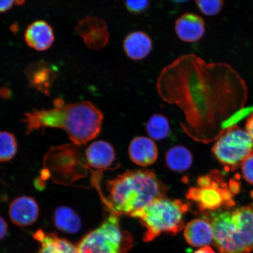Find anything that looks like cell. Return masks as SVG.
<instances>
[{
  "label": "cell",
  "mask_w": 253,
  "mask_h": 253,
  "mask_svg": "<svg viewBox=\"0 0 253 253\" xmlns=\"http://www.w3.org/2000/svg\"><path fill=\"white\" fill-rule=\"evenodd\" d=\"M33 237L40 244L37 253H79L77 246L55 233L39 229L33 234Z\"/></svg>",
  "instance_id": "e0dca14e"
},
{
  "label": "cell",
  "mask_w": 253,
  "mask_h": 253,
  "mask_svg": "<svg viewBox=\"0 0 253 253\" xmlns=\"http://www.w3.org/2000/svg\"><path fill=\"white\" fill-rule=\"evenodd\" d=\"M175 30L177 36L183 42H197L205 34V22L200 16L188 12L177 19Z\"/></svg>",
  "instance_id": "4fadbf2b"
},
{
  "label": "cell",
  "mask_w": 253,
  "mask_h": 253,
  "mask_svg": "<svg viewBox=\"0 0 253 253\" xmlns=\"http://www.w3.org/2000/svg\"><path fill=\"white\" fill-rule=\"evenodd\" d=\"M39 206L37 201L28 196L16 198L9 205V218L17 226L32 225L39 219Z\"/></svg>",
  "instance_id": "8fae6325"
},
{
  "label": "cell",
  "mask_w": 253,
  "mask_h": 253,
  "mask_svg": "<svg viewBox=\"0 0 253 253\" xmlns=\"http://www.w3.org/2000/svg\"><path fill=\"white\" fill-rule=\"evenodd\" d=\"M25 0H0V13H4L14 7V5H22Z\"/></svg>",
  "instance_id": "484cf974"
},
{
  "label": "cell",
  "mask_w": 253,
  "mask_h": 253,
  "mask_svg": "<svg viewBox=\"0 0 253 253\" xmlns=\"http://www.w3.org/2000/svg\"><path fill=\"white\" fill-rule=\"evenodd\" d=\"M117 215L111 214L99 227L84 235L77 246L79 253H127L134 245L130 233L120 226Z\"/></svg>",
  "instance_id": "52a82bcc"
},
{
  "label": "cell",
  "mask_w": 253,
  "mask_h": 253,
  "mask_svg": "<svg viewBox=\"0 0 253 253\" xmlns=\"http://www.w3.org/2000/svg\"><path fill=\"white\" fill-rule=\"evenodd\" d=\"M150 0H125L126 10L134 15H141L150 7Z\"/></svg>",
  "instance_id": "cb8c5ba5"
},
{
  "label": "cell",
  "mask_w": 253,
  "mask_h": 253,
  "mask_svg": "<svg viewBox=\"0 0 253 253\" xmlns=\"http://www.w3.org/2000/svg\"><path fill=\"white\" fill-rule=\"evenodd\" d=\"M166 163L168 168L173 172H185L192 165V154L186 147L176 145L167 151Z\"/></svg>",
  "instance_id": "ffe728a7"
},
{
  "label": "cell",
  "mask_w": 253,
  "mask_h": 253,
  "mask_svg": "<svg viewBox=\"0 0 253 253\" xmlns=\"http://www.w3.org/2000/svg\"><path fill=\"white\" fill-rule=\"evenodd\" d=\"M8 226L7 221L1 216H0V241L7 236Z\"/></svg>",
  "instance_id": "4316f807"
},
{
  "label": "cell",
  "mask_w": 253,
  "mask_h": 253,
  "mask_svg": "<svg viewBox=\"0 0 253 253\" xmlns=\"http://www.w3.org/2000/svg\"><path fill=\"white\" fill-rule=\"evenodd\" d=\"M188 203L167 197L158 198L131 215L140 220L145 229V242H150L163 233L175 235L184 227Z\"/></svg>",
  "instance_id": "5b68a950"
},
{
  "label": "cell",
  "mask_w": 253,
  "mask_h": 253,
  "mask_svg": "<svg viewBox=\"0 0 253 253\" xmlns=\"http://www.w3.org/2000/svg\"><path fill=\"white\" fill-rule=\"evenodd\" d=\"M194 253H217L210 246H206L202 247L200 249L196 251Z\"/></svg>",
  "instance_id": "f1b7e54d"
},
{
  "label": "cell",
  "mask_w": 253,
  "mask_h": 253,
  "mask_svg": "<svg viewBox=\"0 0 253 253\" xmlns=\"http://www.w3.org/2000/svg\"><path fill=\"white\" fill-rule=\"evenodd\" d=\"M115 149L109 142L105 141L93 142L86 151L87 164L91 169L104 171L109 169L115 161Z\"/></svg>",
  "instance_id": "9a60e30c"
},
{
  "label": "cell",
  "mask_w": 253,
  "mask_h": 253,
  "mask_svg": "<svg viewBox=\"0 0 253 253\" xmlns=\"http://www.w3.org/2000/svg\"><path fill=\"white\" fill-rule=\"evenodd\" d=\"M213 231V242L220 253L253 251V204L233 211H217L205 214Z\"/></svg>",
  "instance_id": "277c9868"
},
{
  "label": "cell",
  "mask_w": 253,
  "mask_h": 253,
  "mask_svg": "<svg viewBox=\"0 0 253 253\" xmlns=\"http://www.w3.org/2000/svg\"><path fill=\"white\" fill-rule=\"evenodd\" d=\"M245 128L246 131L248 132L253 141V113L251 116H249V118L247 120Z\"/></svg>",
  "instance_id": "83f0119b"
},
{
  "label": "cell",
  "mask_w": 253,
  "mask_h": 253,
  "mask_svg": "<svg viewBox=\"0 0 253 253\" xmlns=\"http://www.w3.org/2000/svg\"><path fill=\"white\" fill-rule=\"evenodd\" d=\"M195 2L199 11L207 16L219 14L223 6V0H195Z\"/></svg>",
  "instance_id": "603a6c76"
},
{
  "label": "cell",
  "mask_w": 253,
  "mask_h": 253,
  "mask_svg": "<svg viewBox=\"0 0 253 253\" xmlns=\"http://www.w3.org/2000/svg\"><path fill=\"white\" fill-rule=\"evenodd\" d=\"M239 189L236 182L228 185L222 174L214 170L199 177L197 184L189 188L186 197L197 204L199 211L206 214L223 207H234L233 195Z\"/></svg>",
  "instance_id": "8992f818"
},
{
  "label": "cell",
  "mask_w": 253,
  "mask_h": 253,
  "mask_svg": "<svg viewBox=\"0 0 253 253\" xmlns=\"http://www.w3.org/2000/svg\"><path fill=\"white\" fill-rule=\"evenodd\" d=\"M158 94L182 111V128L193 140H217L230 113L241 109L247 98L245 82L224 63H207L195 54L177 58L161 71Z\"/></svg>",
  "instance_id": "6da1fadb"
},
{
  "label": "cell",
  "mask_w": 253,
  "mask_h": 253,
  "mask_svg": "<svg viewBox=\"0 0 253 253\" xmlns=\"http://www.w3.org/2000/svg\"><path fill=\"white\" fill-rule=\"evenodd\" d=\"M128 152L132 162L144 167L156 162L158 155L156 143L151 139L145 137L134 138L129 144Z\"/></svg>",
  "instance_id": "2e32d148"
},
{
  "label": "cell",
  "mask_w": 253,
  "mask_h": 253,
  "mask_svg": "<svg viewBox=\"0 0 253 253\" xmlns=\"http://www.w3.org/2000/svg\"><path fill=\"white\" fill-rule=\"evenodd\" d=\"M109 195L104 200L111 214L131 215L158 198L166 197L167 188L153 171H126L107 181Z\"/></svg>",
  "instance_id": "3957f363"
},
{
  "label": "cell",
  "mask_w": 253,
  "mask_h": 253,
  "mask_svg": "<svg viewBox=\"0 0 253 253\" xmlns=\"http://www.w3.org/2000/svg\"><path fill=\"white\" fill-rule=\"evenodd\" d=\"M18 144L15 135L7 131H0V161L7 162L17 153Z\"/></svg>",
  "instance_id": "7402d4cb"
},
{
  "label": "cell",
  "mask_w": 253,
  "mask_h": 253,
  "mask_svg": "<svg viewBox=\"0 0 253 253\" xmlns=\"http://www.w3.org/2000/svg\"><path fill=\"white\" fill-rule=\"evenodd\" d=\"M240 167L243 179L253 185V153L243 161Z\"/></svg>",
  "instance_id": "d4e9b609"
},
{
  "label": "cell",
  "mask_w": 253,
  "mask_h": 253,
  "mask_svg": "<svg viewBox=\"0 0 253 253\" xmlns=\"http://www.w3.org/2000/svg\"><path fill=\"white\" fill-rule=\"evenodd\" d=\"M53 221L57 229L69 235L78 233L82 226L79 215L73 209L66 206H60L56 209Z\"/></svg>",
  "instance_id": "d6986e66"
},
{
  "label": "cell",
  "mask_w": 253,
  "mask_h": 253,
  "mask_svg": "<svg viewBox=\"0 0 253 253\" xmlns=\"http://www.w3.org/2000/svg\"><path fill=\"white\" fill-rule=\"evenodd\" d=\"M171 1L176 3H183L189 1V0H171Z\"/></svg>",
  "instance_id": "f546056e"
},
{
  "label": "cell",
  "mask_w": 253,
  "mask_h": 253,
  "mask_svg": "<svg viewBox=\"0 0 253 253\" xmlns=\"http://www.w3.org/2000/svg\"><path fill=\"white\" fill-rule=\"evenodd\" d=\"M146 131L148 135L153 140H164L170 132L169 120L162 114H155L147 123Z\"/></svg>",
  "instance_id": "44dd1931"
},
{
  "label": "cell",
  "mask_w": 253,
  "mask_h": 253,
  "mask_svg": "<svg viewBox=\"0 0 253 253\" xmlns=\"http://www.w3.org/2000/svg\"><path fill=\"white\" fill-rule=\"evenodd\" d=\"M24 72L31 87L49 96L58 76L51 65L44 61L34 62L28 65Z\"/></svg>",
  "instance_id": "30bf717a"
},
{
  "label": "cell",
  "mask_w": 253,
  "mask_h": 253,
  "mask_svg": "<svg viewBox=\"0 0 253 253\" xmlns=\"http://www.w3.org/2000/svg\"><path fill=\"white\" fill-rule=\"evenodd\" d=\"M27 45L37 51H45L52 47L55 41L53 28L45 21L34 22L25 33Z\"/></svg>",
  "instance_id": "7c38bea8"
},
{
  "label": "cell",
  "mask_w": 253,
  "mask_h": 253,
  "mask_svg": "<svg viewBox=\"0 0 253 253\" xmlns=\"http://www.w3.org/2000/svg\"><path fill=\"white\" fill-rule=\"evenodd\" d=\"M184 237L188 244L195 248L208 246L213 242V228L207 220H192L185 227Z\"/></svg>",
  "instance_id": "ac0fdd59"
},
{
  "label": "cell",
  "mask_w": 253,
  "mask_h": 253,
  "mask_svg": "<svg viewBox=\"0 0 253 253\" xmlns=\"http://www.w3.org/2000/svg\"><path fill=\"white\" fill-rule=\"evenodd\" d=\"M212 153L227 172L235 171L253 153V141L246 131L233 126L217 139Z\"/></svg>",
  "instance_id": "ba28073f"
},
{
  "label": "cell",
  "mask_w": 253,
  "mask_h": 253,
  "mask_svg": "<svg viewBox=\"0 0 253 253\" xmlns=\"http://www.w3.org/2000/svg\"><path fill=\"white\" fill-rule=\"evenodd\" d=\"M24 116L28 134L47 128L62 129L77 145L86 144L96 138L104 118L100 109L88 101L52 109L34 110Z\"/></svg>",
  "instance_id": "7a4b0ae2"
},
{
  "label": "cell",
  "mask_w": 253,
  "mask_h": 253,
  "mask_svg": "<svg viewBox=\"0 0 253 253\" xmlns=\"http://www.w3.org/2000/svg\"><path fill=\"white\" fill-rule=\"evenodd\" d=\"M123 49L128 58L135 61H141L150 54L153 41L144 31L132 32L123 41Z\"/></svg>",
  "instance_id": "5bb4252c"
},
{
  "label": "cell",
  "mask_w": 253,
  "mask_h": 253,
  "mask_svg": "<svg viewBox=\"0 0 253 253\" xmlns=\"http://www.w3.org/2000/svg\"><path fill=\"white\" fill-rule=\"evenodd\" d=\"M75 30L90 50H99L108 45L110 35L103 19L88 16L79 21Z\"/></svg>",
  "instance_id": "9c48e42d"
}]
</instances>
